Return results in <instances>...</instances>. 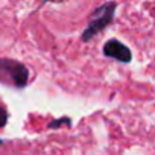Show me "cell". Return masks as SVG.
Returning a JSON list of instances; mask_svg holds the SVG:
<instances>
[{
	"mask_svg": "<svg viewBox=\"0 0 155 155\" xmlns=\"http://www.w3.org/2000/svg\"><path fill=\"white\" fill-rule=\"evenodd\" d=\"M117 3H104L102 6H99L97 9H94V12L91 14V18L85 28V31L82 32V41H90L94 35H97L99 32H102L107 26H110V23L114 18V12H116Z\"/></svg>",
	"mask_w": 155,
	"mask_h": 155,
	"instance_id": "obj_1",
	"label": "cell"
},
{
	"mask_svg": "<svg viewBox=\"0 0 155 155\" xmlns=\"http://www.w3.org/2000/svg\"><path fill=\"white\" fill-rule=\"evenodd\" d=\"M0 79L11 81L15 87L23 88L29 81V70L14 59H0Z\"/></svg>",
	"mask_w": 155,
	"mask_h": 155,
	"instance_id": "obj_2",
	"label": "cell"
},
{
	"mask_svg": "<svg viewBox=\"0 0 155 155\" xmlns=\"http://www.w3.org/2000/svg\"><path fill=\"white\" fill-rule=\"evenodd\" d=\"M104 55L108 56V58H114V59H117L119 62H123V64H128L132 59L131 50L123 43H120L119 40H108L104 44Z\"/></svg>",
	"mask_w": 155,
	"mask_h": 155,
	"instance_id": "obj_3",
	"label": "cell"
},
{
	"mask_svg": "<svg viewBox=\"0 0 155 155\" xmlns=\"http://www.w3.org/2000/svg\"><path fill=\"white\" fill-rule=\"evenodd\" d=\"M61 125H67V126H70V125H71V120H70L68 117H61V119H58V120H52L47 126H49L50 129H55V128H59Z\"/></svg>",
	"mask_w": 155,
	"mask_h": 155,
	"instance_id": "obj_4",
	"label": "cell"
},
{
	"mask_svg": "<svg viewBox=\"0 0 155 155\" xmlns=\"http://www.w3.org/2000/svg\"><path fill=\"white\" fill-rule=\"evenodd\" d=\"M8 122V111L0 107V128H3Z\"/></svg>",
	"mask_w": 155,
	"mask_h": 155,
	"instance_id": "obj_5",
	"label": "cell"
}]
</instances>
